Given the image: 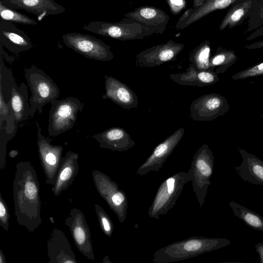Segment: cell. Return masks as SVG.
I'll use <instances>...</instances> for the list:
<instances>
[{
	"mask_svg": "<svg viewBox=\"0 0 263 263\" xmlns=\"http://www.w3.org/2000/svg\"><path fill=\"white\" fill-rule=\"evenodd\" d=\"M37 127V145L40 161L46 177V183L50 185L55 183L62 161L63 147L51 143L50 139L44 137L41 128L35 122Z\"/></svg>",
	"mask_w": 263,
	"mask_h": 263,
	"instance_id": "30bf717a",
	"label": "cell"
},
{
	"mask_svg": "<svg viewBox=\"0 0 263 263\" xmlns=\"http://www.w3.org/2000/svg\"><path fill=\"white\" fill-rule=\"evenodd\" d=\"M25 77L31 93L29 116L32 117L36 111L42 113L43 107L57 100L60 92L51 77L34 65L25 69Z\"/></svg>",
	"mask_w": 263,
	"mask_h": 263,
	"instance_id": "3957f363",
	"label": "cell"
},
{
	"mask_svg": "<svg viewBox=\"0 0 263 263\" xmlns=\"http://www.w3.org/2000/svg\"><path fill=\"white\" fill-rule=\"evenodd\" d=\"M119 23L93 21L85 25L83 28L96 34L121 41L140 39L156 32L158 26L145 25L130 19ZM159 29V28H158Z\"/></svg>",
	"mask_w": 263,
	"mask_h": 263,
	"instance_id": "277c9868",
	"label": "cell"
},
{
	"mask_svg": "<svg viewBox=\"0 0 263 263\" xmlns=\"http://www.w3.org/2000/svg\"><path fill=\"white\" fill-rule=\"evenodd\" d=\"M184 46L182 44L170 40L166 43L152 47L137 55L135 65L140 68H150L174 61Z\"/></svg>",
	"mask_w": 263,
	"mask_h": 263,
	"instance_id": "7c38bea8",
	"label": "cell"
},
{
	"mask_svg": "<svg viewBox=\"0 0 263 263\" xmlns=\"http://www.w3.org/2000/svg\"><path fill=\"white\" fill-rule=\"evenodd\" d=\"M236 0H210L202 6L191 9L189 12L182 16L176 26L177 28H183L211 12L224 9L230 6Z\"/></svg>",
	"mask_w": 263,
	"mask_h": 263,
	"instance_id": "d4e9b609",
	"label": "cell"
},
{
	"mask_svg": "<svg viewBox=\"0 0 263 263\" xmlns=\"http://www.w3.org/2000/svg\"><path fill=\"white\" fill-rule=\"evenodd\" d=\"M10 215L9 210L3 199L2 194L0 195V225L6 231H8Z\"/></svg>",
	"mask_w": 263,
	"mask_h": 263,
	"instance_id": "e575fe53",
	"label": "cell"
},
{
	"mask_svg": "<svg viewBox=\"0 0 263 263\" xmlns=\"http://www.w3.org/2000/svg\"><path fill=\"white\" fill-rule=\"evenodd\" d=\"M65 223L79 251L87 259L94 260L90 232L84 214L79 209H72Z\"/></svg>",
	"mask_w": 263,
	"mask_h": 263,
	"instance_id": "5bb4252c",
	"label": "cell"
},
{
	"mask_svg": "<svg viewBox=\"0 0 263 263\" xmlns=\"http://www.w3.org/2000/svg\"><path fill=\"white\" fill-rule=\"evenodd\" d=\"M95 186L101 196L116 214L120 222L126 219L127 199L125 193L108 176L98 171L92 172Z\"/></svg>",
	"mask_w": 263,
	"mask_h": 263,
	"instance_id": "9c48e42d",
	"label": "cell"
},
{
	"mask_svg": "<svg viewBox=\"0 0 263 263\" xmlns=\"http://www.w3.org/2000/svg\"><path fill=\"white\" fill-rule=\"evenodd\" d=\"M210 43L205 41L192 51L189 60L197 70H210Z\"/></svg>",
	"mask_w": 263,
	"mask_h": 263,
	"instance_id": "f1b7e54d",
	"label": "cell"
},
{
	"mask_svg": "<svg viewBox=\"0 0 263 263\" xmlns=\"http://www.w3.org/2000/svg\"><path fill=\"white\" fill-rule=\"evenodd\" d=\"M78 154L68 151L62 158L56 181L52 188L53 194L58 196L72 184L78 170Z\"/></svg>",
	"mask_w": 263,
	"mask_h": 263,
	"instance_id": "44dd1931",
	"label": "cell"
},
{
	"mask_svg": "<svg viewBox=\"0 0 263 263\" xmlns=\"http://www.w3.org/2000/svg\"><path fill=\"white\" fill-rule=\"evenodd\" d=\"M1 20L22 25L36 26L37 22L28 16L4 6L0 2Z\"/></svg>",
	"mask_w": 263,
	"mask_h": 263,
	"instance_id": "f546056e",
	"label": "cell"
},
{
	"mask_svg": "<svg viewBox=\"0 0 263 263\" xmlns=\"http://www.w3.org/2000/svg\"><path fill=\"white\" fill-rule=\"evenodd\" d=\"M65 45L89 59L109 61L114 55L110 47L93 36L80 32H70L62 36Z\"/></svg>",
	"mask_w": 263,
	"mask_h": 263,
	"instance_id": "ba28073f",
	"label": "cell"
},
{
	"mask_svg": "<svg viewBox=\"0 0 263 263\" xmlns=\"http://www.w3.org/2000/svg\"><path fill=\"white\" fill-rule=\"evenodd\" d=\"M237 57L234 50L227 49L218 46L215 53L210 58V69L219 73L225 72L227 69L234 64Z\"/></svg>",
	"mask_w": 263,
	"mask_h": 263,
	"instance_id": "4316f807",
	"label": "cell"
},
{
	"mask_svg": "<svg viewBox=\"0 0 263 263\" xmlns=\"http://www.w3.org/2000/svg\"><path fill=\"white\" fill-rule=\"evenodd\" d=\"M242 162L234 168L243 181L254 185H263V161L256 156L238 148Z\"/></svg>",
	"mask_w": 263,
	"mask_h": 263,
	"instance_id": "ffe728a7",
	"label": "cell"
},
{
	"mask_svg": "<svg viewBox=\"0 0 263 263\" xmlns=\"http://www.w3.org/2000/svg\"><path fill=\"white\" fill-rule=\"evenodd\" d=\"M7 7L13 9H22L38 17L41 21L44 17L50 15L61 14L66 8L54 0H1Z\"/></svg>",
	"mask_w": 263,
	"mask_h": 263,
	"instance_id": "e0dca14e",
	"label": "cell"
},
{
	"mask_svg": "<svg viewBox=\"0 0 263 263\" xmlns=\"http://www.w3.org/2000/svg\"><path fill=\"white\" fill-rule=\"evenodd\" d=\"M262 75H263V61L238 72L232 76V79L234 80H243Z\"/></svg>",
	"mask_w": 263,
	"mask_h": 263,
	"instance_id": "836d02e7",
	"label": "cell"
},
{
	"mask_svg": "<svg viewBox=\"0 0 263 263\" xmlns=\"http://www.w3.org/2000/svg\"><path fill=\"white\" fill-rule=\"evenodd\" d=\"M9 102L15 127L17 130L18 123L24 122L29 117L28 91L24 83H22L19 86L16 83L13 84Z\"/></svg>",
	"mask_w": 263,
	"mask_h": 263,
	"instance_id": "603a6c76",
	"label": "cell"
},
{
	"mask_svg": "<svg viewBox=\"0 0 263 263\" xmlns=\"http://www.w3.org/2000/svg\"><path fill=\"white\" fill-rule=\"evenodd\" d=\"M18 154V152L16 149L11 151L9 153V156L11 158H15Z\"/></svg>",
	"mask_w": 263,
	"mask_h": 263,
	"instance_id": "60d3db41",
	"label": "cell"
},
{
	"mask_svg": "<svg viewBox=\"0 0 263 263\" xmlns=\"http://www.w3.org/2000/svg\"><path fill=\"white\" fill-rule=\"evenodd\" d=\"M256 252L259 254L260 263H263V243L258 242L255 246Z\"/></svg>",
	"mask_w": 263,
	"mask_h": 263,
	"instance_id": "74e56055",
	"label": "cell"
},
{
	"mask_svg": "<svg viewBox=\"0 0 263 263\" xmlns=\"http://www.w3.org/2000/svg\"><path fill=\"white\" fill-rule=\"evenodd\" d=\"M127 17L145 25L158 26L165 25L168 16L161 10L149 7H143L126 14Z\"/></svg>",
	"mask_w": 263,
	"mask_h": 263,
	"instance_id": "484cf974",
	"label": "cell"
},
{
	"mask_svg": "<svg viewBox=\"0 0 263 263\" xmlns=\"http://www.w3.org/2000/svg\"><path fill=\"white\" fill-rule=\"evenodd\" d=\"M40 184L37 174L28 161L16 164L13 195L17 222L33 232L42 223Z\"/></svg>",
	"mask_w": 263,
	"mask_h": 263,
	"instance_id": "6da1fadb",
	"label": "cell"
},
{
	"mask_svg": "<svg viewBox=\"0 0 263 263\" xmlns=\"http://www.w3.org/2000/svg\"><path fill=\"white\" fill-rule=\"evenodd\" d=\"M0 67V91L2 92L5 101L8 102L10 99L12 87L15 82L11 71L4 64L1 54Z\"/></svg>",
	"mask_w": 263,
	"mask_h": 263,
	"instance_id": "4dcf8cb0",
	"label": "cell"
},
{
	"mask_svg": "<svg viewBox=\"0 0 263 263\" xmlns=\"http://www.w3.org/2000/svg\"><path fill=\"white\" fill-rule=\"evenodd\" d=\"M184 132V129L180 127L159 143L145 161L139 166L136 174L145 175L151 172H157L162 168L167 158L182 138Z\"/></svg>",
	"mask_w": 263,
	"mask_h": 263,
	"instance_id": "4fadbf2b",
	"label": "cell"
},
{
	"mask_svg": "<svg viewBox=\"0 0 263 263\" xmlns=\"http://www.w3.org/2000/svg\"><path fill=\"white\" fill-rule=\"evenodd\" d=\"M50 104L48 126L50 136H58L72 128L84 106V103L72 97L57 99Z\"/></svg>",
	"mask_w": 263,
	"mask_h": 263,
	"instance_id": "8992f818",
	"label": "cell"
},
{
	"mask_svg": "<svg viewBox=\"0 0 263 263\" xmlns=\"http://www.w3.org/2000/svg\"><path fill=\"white\" fill-rule=\"evenodd\" d=\"M229 205L234 214L251 228L263 231V217L256 212L234 201H230Z\"/></svg>",
	"mask_w": 263,
	"mask_h": 263,
	"instance_id": "83f0119b",
	"label": "cell"
},
{
	"mask_svg": "<svg viewBox=\"0 0 263 263\" xmlns=\"http://www.w3.org/2000/svg\"><path fill=\"white\" fill-rule=\"evenodd\" d=\"M210 0H195L194 7H198L206 3Z\"/></svg>",
	"mask_w": 263,
	"mask_h": 263,
	"instance_id": "ab89813d",
	"label": "cell"
},
{
	"mask_svg": "<svg viewBox=\"0 0 263 263\" xmlns=\"http://www.w3.org/2000/svg\"><path fill=\"white\" fill-rule=\"evenodd\" d=\"M47 252L50 263H77L71 246L61 230L54 229L47 243Z\"/></svg>",
	"mask_w": 263,
	"mask_h": 263,
	"instance_id": "d6986e66",
	"label": "cell"
},
{
	"mask_svg": "<svg viewBox=\"0 0 263 263\" xmlns=\"http://www.w3.org/2000/svg\"><path fill=\"white\" fill-rule=\"evenodd\" d=\"M92 137L97 140L100 147L112 151H126L135 145L130 135L121 127H110Z\"/></svg>",
	"mask_w": 263,
	"mask_h": 263,
	"instance_id": "ac0fdd59",
	"label": "cell"
},
{
	"mask_svg": "<svg viewBox=\"0 0 263 263\" xmlns=\"http://www.w3.org/2000/svg\"><path fill=\"white\" fill-rule=\"evenodd\" d=\"M258 0H236L231 6L219 25V30L240 25L251 15Z\"/></svg>",
	"mask_w": 263,
	"mask_h": 263,
	"instance_id": "cb8c5ba5",
	"label": "cell"
},
{
	"mask_svg": "<svg viewBox=\"0 0 263 263\" xmlns=\"http://www.w3.org/2000/svg\"><path fill=\"white\" fill-rule=\"evenodd\" d=\"M170 77L178 84L198 87L213 85L219 80L215 71L197 70L191 63L186 71L171 74Z\"/></svg>",
	"mask_w": 263,
	"mask_h": 263,
	"instance_id": "7402d4cb",
	"label": "cell"
},
{
	"mask_svg": "<svg viewBox=\"0 0 263 263\" xmlns=\"http://www.w3.org/2000/svg\"><path fill=\"white\" fill-rule=\"evenodd\" d=\"M231 244L226 238L191 237L171 243L156 251L153 261L168 263L183 260L215 251Z\"/></svg>",
	"mask_w": 263,
	"mask_h": 263,
	"instance_id": "7a4b0ae2",
	"label": "cell"
},
{
	"mask_svg": "<svg viewBox=\"0 0 263 263\" xmlns=\"http://www.w3.org/2000/svg\"><path fill=\"white\" fill-rule=\"evenodd\" d=\"M263 36V25L256 29L247 38V41H250L257 37Z\"/></svg>",
	"mask_w": 263,
	"mask_h": 263,
	"instance_id": "d590c367",
	"label": "cell"
},
{
	"mask_svg": "<svg viewBox=\"0 0 263 263\" xmlns=\"http://www.w3.org/2000/svg\"><path fill=\"white\" fill-rule=\"evenodd\" d=\"M214 157L208 145L203 144L193 157L191 166L186 173L190 181H192L193 190L202 208L213 172Z\"/></svg>",
	"mask_w": 263,
	"mask_h": 263,
	"instance_id": "5b68a950",
	"label": "cell"
},
{
	"mask_svg": "<svg viewBox=\"0 0 263 263\" xmlns=\"http://www.w3.org/2000/svg\"><path fill=\"white\" fill-rule=\"evenodd\" d=\"M0 45L15 54L28 51L33 47L29 37L13 23L0 21Z\"/></svg>",
	"mask_w": 263,
	"mask_h": 263,
	"instance_id": "2e32d148",
	"label": "cell"
},
{
	"mask_svg": "<svg viewBox=\"0 0 263 263\" xmlns=\"http://www.w3.org/2000/svg\"><path fill=\"white\" fill-rule=\"evenodd\" d=\"M170 4L173 8L176 7L180 8L183 5V0H170Z\"/></svg>",
	"mask_w": 263,
	"mask_h": 263,
	"instance_id": "f35d334b",
	"label": "cell"
},
{
	"mask_svg": "<svg viewBox=\"0 0 263 263\" xmlns=\"http://www.w3.org/2000/svg\"><path fill=\"white\" fill-rule=\"evenodd\" d=\"M263 25V0H258L253 11L249 17L248 25L245 34L256 30Z\"/></svg>",
	"mask_w": 263,
	"mask_h": 263,
	"instance_id": "1f68e13d",
	"label": "cell"
},
{
	"mask_svg": "<svg viewBox=\"0 0 263 263\" xmlns=\"http://www.w3.org/2000/svg\"><path fill=\"white\" fill-rule=\"evenodd\" d=\"M190 181L186 172H178L165 180L158 188L148 215L159 219L175 205L185 184Z\"/></svg>",
	"mask_w": 263,
	"mask_h": 263,
	"instance_id": "52a82bcc",
	"label": "cell"
},
{
	"mask_svg": "<svg viewBox=\"0 0 263 263\" xmlns=\"http://www.w3.org/2000/svg\"><path fill=\"white\" fill-rule=\"evenodd\" d=\"M95 206L102 231L106 236L110 237L112 234L114 225L110 217L100 205L96 204Z\"/></svg>",
	"mask_w": 263,
	"mask_h": 263,
	"instance_id": "d6a6232c",
	"label": "cell"
},
{
	"mask_svg": "<svg viewBox=\"0 0 263 263\" xmlns=\"http://www.w3.org/2000/svg\"><path fill=\"white\" fill-rule=\"evenodd\" d=\"M105 93L103 99H109L125 109L137 108L138 96L127 85L112 76H105Z\"/></svg>",
	"mask_w": 263,
	"mask_h": 263,
	"instance_id": "9a60e30c",
	"label": "cell"
},
{
	"mask_svg": "<svg viewBox=\"0 0 263 263\" xmlns=\"http://www.w3.org/2000/svg\"><path fill=\"white\" fill-rule=\"evenodd\" d=\"M245 48L247 49H256L263 48V40L257 41L249 45H245Z\"/></svg>",
	"mask_w": 263,
	"mask_h": 263,
	"instance_id": "8d00e7d4",
	"label": "cell"
},
{
	"mask_svg": "<svg viewBox=\"0 0 263 263\" xmlns=\"http://www.w3.org/2000/svg\"><path fill=\"white\" fill-rule=\"evenodd\" d=\"M230 108L223 96L211 93L200 96L192 102L190 116L196 121H210L223 116Z\"/></svg>",
	"mask_w": 263,
	"mask_h": 263,
	"instance_id": "8fae6325",
	"label": "cell"
}]
</instances>
